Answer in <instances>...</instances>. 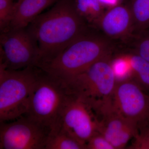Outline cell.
<instances>
[{
  "mask_svg": "<svg viewBox=\"0 0 149 149\" xmlns=\"http://www.w3.org/2000/svg\"><path fill=\"white\" fill-rule=\"evenodd\" d=\"M112 103L115 109L136 127V138L149 133V94L135 81L131 79L117 81Z\"/></svg>",
  "mask_w": 149,
  "mask_h": 149,
  "instance_id": "obj_6",
  "label": "cell"
},
{
  "mask_svg": "<svg viewBox=\"0 0 149 149\" xmlns=\"http://www.w3.org/2000/svg\"><path fill=\"white\" fill-rule=\"evenodd\" d=\"M86 146V149H115L112 145L99 132L89 139Z\"/></svg>",
  "mask_w": 149,
  "mask_h": 149,
  "instance_id": "obj_20",
  "label": "cell"
},
{
  "mask_svg": "<svg viewBox=\"0 0 149 149\" xmlns=\"http://www.w3.org/2000/svg\"><path fill=\"white\" fill-rule=\"evenodd\" d=\"M98 132L101 133L115 149L124 148L132 138L138 136L134 125L123 117L112 104L104 108L95 114Z\"/></svg>",
  "mask_w": 149,
  "mask_h": 149,
  "instance_id": "obj_10",
  "label": "cell"
},
{
  "mask_svg": "<svg viewBox=\"0 0 149 149\" xmlns=\"http://www.w3.org/2000/svg\"><path fill=\"white\" fill-rule=\"evenodd\" d=\"M112 51L108 39L86 32L55 58L38 68L65 81L84 72L96 62L111 57Z\"/></svg>",
  "mask_w": 149,
  "mask_h": 149,
  "instance_id": "obj_2",
  "label": "cell"
},
{
  "mask_svg": "<svg viewBox=\"0 0 149 149\" xmlns=\"http://www.w3.org/2000/svg\"><path fill=\"white\" fill-rule=\"evenodd\" d=\"M36 40L40 54L37 67L50 61L86 32L85 19L72 0H58L26 27Z\"/></svg>",
  "mask_w": 149,
  "mask_h": 149,
  "instance_id": "obj_1",
  "label": "cell"
},
{
  "mask_svg": "<svg viewBox=\"0 0 149 149\" xmlns=\"http://www.w3.org/2000/svg\"><path fill=\"white\" fill-rule=\"evenodd\" d=\"M134 30L139 33L149 28V0H130Z\"/></svg>",
  "mask_w": 149,
  "mask_h": 149,
  "instance_id": "obj_15",
  "label": "cell"
},
{
  "mask_svg": "<svg viewBox=\"0 0 149 149\" xmlns=\"http://www.w3.org/2000/svg\"><path fill=\"white\" fill-rule=\"evenodd\" d=\"M134 140L135 141L131 148L149 149V133L144 136L137 137Z\"/></svg>",
  "mask_w": 149,
  "mask_h": 149,
  "instance_id": "obj_21",
  "label": "cell"
},
{
  "mask_svg": "<svg viewBox=\"0 0 149 149\" xmlns=\"http://www.w3.org/2000/svg\"><path fill=\"white\" fill-rule=\"evenodd\" d=\"M128 58L132 79L149 94V62L135 53L125 54Z\"/></svg>",
  "mask_w": 149,
  "mask_h": 149,
  "instance_id": "obj_13",
  "label": "cell"
},
{
  "mask_svg": "<svg viewBox=\"0 0 149 149\" xmlns=\"http://www.w3.org/2000/svg\"><path fill=\"white\" fill-rule=\"evenodd\" d=\"M77 12L84 19L95 23L104 13V6L99 0H75Z\"/></svg>",
  "mask_w": 149,
  "mask_h": 149,
  "instance_id": "obj_16",
  "label": "cell"
},
{
  "mask_svg": "<svg viewBox=\"0 0 149 149\" xmlns=\"http://www.w3.org/2000/svg\"><path fill=\"white\" fill-rule=\"evenodd\" d=\"M15 3L13 0H0V27L2 32L9 27L13 16Z\"/></svg>",
  "mask_w": 149,
  "mask_h": 149,
  "instance_id": "obj_18",
  "label": "cell"
},
{
  "mask_svg": "<svg viewBox=\"0 0 149 149\" xmlns=\"http://www.w3.org/2000/svg\"><path fill=\"white\" fill-rule=\"evenodd\" d=\"M45 149H86V145L57 128L51 129Z\"/></svg>",
  "mask_w": 149,
  "mask_h": 149,
  "instance_id": "obj_14",
  "label": "cell"
},
{
  "mask_svg": "<svg viewBox=\"0 0 149 149\" xmlns=\"http://www.w3.org/2000/svg\"><path fill=\"white\" fill-rule=\"evenodd\" d=\"M111 58L102 59L80 74L63 80L69 92L82 99L95 113L112 103L117 80Z\"/></svg>",
  "mask_w": 149,
  "mask_h": 149,
  "instance_id": "obj_3",
  "label": "cell"
},
{
  "mask_svg": "<svg viewBox=\"0 0 149 149\" xmlns=\"http://www.w3.org/2000/svg\"><path fill=\"white\" fill-rule=\"evenodd\" d=\"M100 3L104 7L111 8L119 5L121 0H99Z\"/></svg>",
  "mask_w": 149,
  "mask_h": 149,
  "instance_id": "obj_22",
  "label": "cell"
},
{
  "mask_svg": "<svg viewBox=\"0 0 149 149\" xmlns=\"http://www.w3.org/2000/svg\"><path fill=\"white\" fill-rule=\"evenodd\" d=\"M38 68L30 66L12 70L0 65V122L24 116L37 78Z\"/></svg>",
  "mask_w": 149,
  "mask_h": 149,
  "instance_id": "obj_5",
  "label": "cell"
},
{
  "mask_svg": "<svg viewBox=\"0 0 149 149\" xmlns=\"http://www.w3.org/2000/svg\"><path fill=\"white\" fill-rule=\"evenodd\" d=\"M58 1L17 0L8 29L26 28L43 10Z\"/></svg>",
  "mask_w": 149,
  "mask_h": 149,
  "instance_id": "obj_12",
  "label": "cell"
},
{
  "mask_svg": "<svg viewBox=\"0 0 149 149\" xmlns=\"http://www.w3.org/2000/svg\"><path fill=\"white\" fill-rule=\"evenodd\" d=\"M135 46V52L149 62V29L140 33Z\"/></svg>",
  "mask_w": 149,
  "mask_h": 149,
  "instance_id": "obj_19",
  "label": "cell"
},
{
  "mask_svg": "<svg viewBox=\"0 0 149 149\" xmlns=\"http://www.w3.org/2000/svg\"><path fill=\"white\" fill-rule=\"evenodd\" d=\"M108 37L118 38L129 35L134 30L129 6L118 5L109 9L95 22Z\"/></svg>",
  "mask_w": 149,
  "mask_h": 149,
  "instance_id": "obj_11",
  "label": "cell"
},
{
  "mask_svg": "<svg viewBox=\"0 0 149 149\" xmlns=\"http://www.w3.org/2000/svg\"><path fill=\"white\" fill-rule=\"evenodd\" d=\"M51 129L25 116L1 122V149H45Z\"/></svg>",
  "mask_w": 149,
  "mask_h": 149,
  "instance_id": "obj_9",
  "label": "cell"
},
{
  "mask_svg": "<svg viewBox=\"0 0 149 149\" xmlns=\"http://www.w3.org/2000/svg\"><path fill=\"white\" fill-rule=\"evenodd\" d=\"M1 64L12 70L37 67L40 61L36 40L27 28H9L2 32Z\"/></svg>",
  "mask_w": 149,
  "mask_h": 149,
  "instance_id": "obj_7",
  "label": "cell"
},
{
  "mask_svg": "<svg viewBox=\"0 0 149 149\" xmlns=\"http://www.w3.org/2000/svg\"><path fill=\"white\" fill-rule=\"evenodd\" d=\"M111 63L117 81L130 79L131 69L125 54L111 58Z\"/></svg>",
  "mask_w": 149,
  "mask_h": 149,
  "instance_id": "obj_17",
  "label": "cell"
},
{
  "mask_svg": "<svg viewBox=\"0 0 149 149\" xmlns=\"http://www.w3.org/2000/svg\"><path fill=\"white\" fill-rule=\"evenodd\" d=\"M38 68L24 116L52 129L57 124L68 93L65 82Z\"/></svg>",
  "mask_w": 149,
  "mask_h": 149,
  "instance_id": "obj_4",
  "label": "cell"
},
{
  "mask_svg": "<svg viewBox=\"0 0 149 149\" xmlns=\"http://www.w3.org/2000/svg\"><path fill=\"white\" fill-rule=\"evenodd\" d=\"M54 128H58L86 145L98 132L97 120L91 107L68 90L58 121Z\"/></svg>",
  "mask_w": 149,
  "mask_h": 149,
  "instance_id": "obj_8",
  "label": "cell"
}]
</instances>
